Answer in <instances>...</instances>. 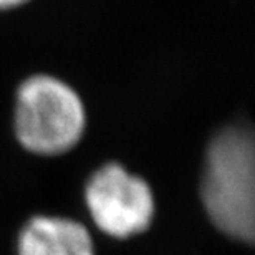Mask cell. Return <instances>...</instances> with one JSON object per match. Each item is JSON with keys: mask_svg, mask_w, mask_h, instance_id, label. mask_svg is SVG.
<instances>
[{"mask_svg": "<svg viewBox=\"0 0 255 255\" xmlns=\"http://www.w3.org/2000/svg\"><path fill=\"white\" fill-rule=\"evenodd\" d=\"M202 201L219 231L239 241L254 242L255 147L251 131L229 128L211 142Z\"/></svg>", "mask_w": 255, "mask_h": 255, "instance_id": "cell-1", "label": "cell"}, {"mask_svg": "<svg viewBox=\"0 0 255 255\" xmlns=\"http://www.w3.org/2000/svg\"><path fill=\"white\" fill-rule=\"evenodd\" d=\"M85 108L80 96L62 80L30 76L20 85L15 105V134L35 154H62L85 131Z\"/></svg>", "mask_w": 255, "mask_h": 255, "instance_id": "cell-2", "label": "cell"}, {"mask_svg": "<svg viewBox=\"0 0 255 255\" xmlns=\"http://www.w3.org/2000/svg\"><path fill=\"white\" fill-rule=\"evenodd\" d=\"M86 206L95 224L108 236L126 239L149 227L154 199L149 184L121 164L100 167L86 184Z\"/></svg>", "mask_w": 255, "mask_h": 255, "instance_id": "cell-3", "label": "cell"}, {"mask_svg": "<svg viewBox=\"0 0 255 255\" xmlns=\"http://www.w3.org/2000/svg\"><path fill=\"white\" fill-rule=\"evenodd\" d=\"M18 255H95L90 232L65 217H33L18 239Z\"/></svg>", "mask_w": 255, "mask_h": 255, "instance_id": "cell-4", "label": "cell"}, {"mask_svg": "<svg viewBox=\"0 0 255 255\" xmlns=\"http://www.w3.org/2000/svg\"><path fill=\"white\" fill-rule=\"evenodd\" d=\"M25 2H27V0H0V8H13Z\"/></svg>", "mask_w": 255, "mask_h": 255, "instance_id": "cell-5", "label": "cell"}]
</instances>
